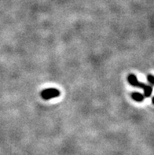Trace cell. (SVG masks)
Instances as JSON below:
<instances>
[{
    "label": "cell",
    "mask_w": 154,
    "mask_h": 155,
    "mask_svg": "<svg viewBox=\"0 0 154 155\" xmlns=\"http://www.w3.org/2000/svg\"><path fill=\"white\" fill-rule=\"evenodd\" d=\"M127 80H128L129 84L134 87H140V88L144 89V93H145V97H150L152 93V87L151 86H148V85L143 84V83L139 82L136 77V76L134 74H130L127 77Z\"/></svg>",
    "instance_id": "obj_1"
},
{
    "label": "cell",
    "mask_w": 154,
    "mask_h": 155,
    "mask_svg": "<svg viewBox=\"0 0 154 155\" xmlns=\"http://www.w3.org/2000/svg\"><path fill=\"white\" fill-rule=\"evenodd\" d=\"M60 95L61 92L56 88L46 89L41 92L42 98H43L44 100H49L51 98H57V97H59Z\"/></svg>",
    "instance_id": "obj_2"
},
{
    "label": "cell",
    "mask_w": 154,
    "mask_h": 155,
    "mask_svg": "<svg viewBox=\"0 0 154 155\" xmlns=\"http://www.w3.org/2000/svg\"><path fill=\"white\" fill-rule=\"evenodd\" d=\"M131 97H132L134 100L136 101V102H138V103L142 102L144 100V98H145V96L142 95L141 93H139V92H132Z\"/></svg>",
    "instance_id": "obj_3"
},
{
    "label": "cell",
    "mask_w": 154,
    "mask_h": 155,
    "mask_svg": "<svg viewBox=\"0 0 154 155\" xmlns=\"http://www.w3.org/2000/svg\"><path fill=\"white\" fill-rule=\"evenodd\" d=\"M147 80H148V81H149V82L151 84V85L154 84V77H153V76L152 74H150V75H148Z\"/></svg>",
    "instance_id": "obj_4"
}]
</instances>
